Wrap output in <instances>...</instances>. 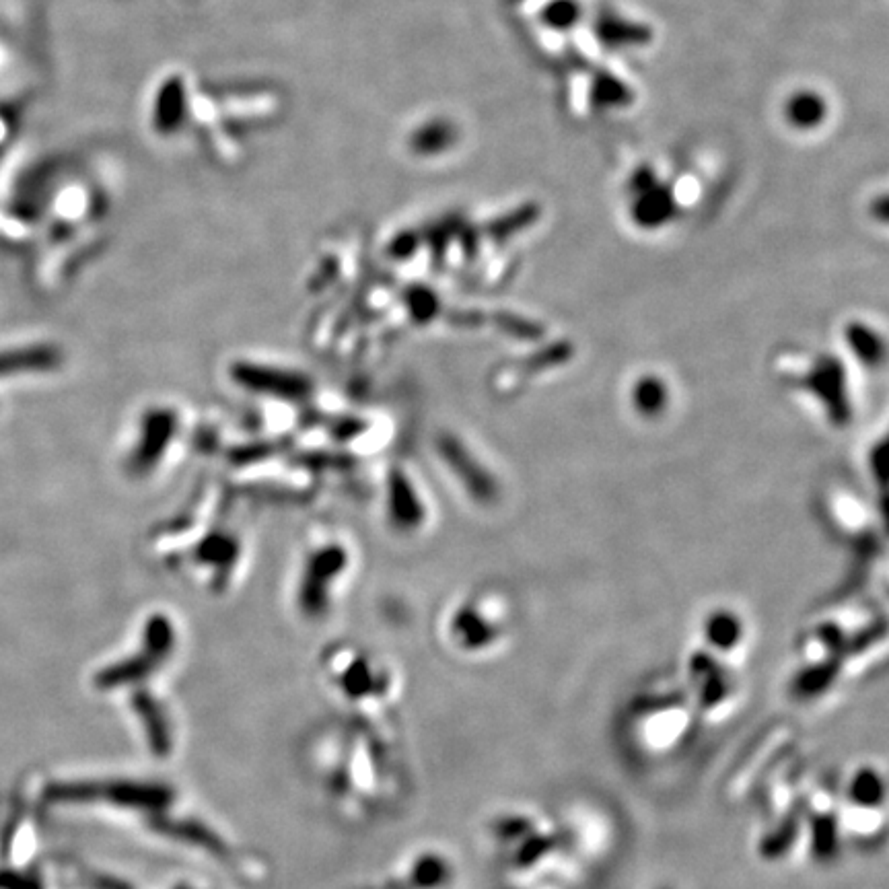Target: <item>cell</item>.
<instances>
[{"mask_svg": "<svg viewBox=\"0 0 889 889\" xmlns=\"http://www.w3.org/2000/svg\"><path fill=\"white\" fill-rule=\"evenodd\" d=\"M58 363V352L54 348H25L0 352V375H11L19 371H44Z\"/></svg>", "mask_w": 889, "mask_h": 889, "instance_id": "1", "label": "cell"}, {"mask_svg": "<svg viewBox=\"0 0 889 889\" xmlns=\"http://www.w3.org/2000/svg\"><path fill=\"white\" fill-rule=\"evenodd\" d=\"M852 797L865 805H871L881 799V787H879L875 772H863L861 776L855 778V785H852Z\"/></svg>", "mask_w": 889, "mask_h": 889, "instance_id": "2", "label": "cell"}]
</instances>
